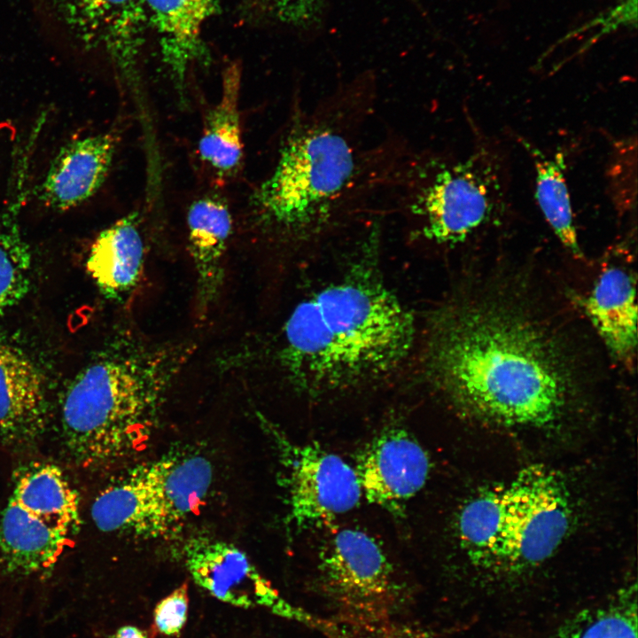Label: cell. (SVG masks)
I'll return each instance as SVG.
<instances>
[{
	"mask_svg": "<svg viewBox=\"0 0 638 638\" xmlns=\"http://www.w3.org/2000/svg\"><path fill=\"white\" fill-rule=\"evenodd\" d=\"M532 312L494 294L440 309L425 347L431 382L478 418L504 425L555 424L578 371L563 338Z\"/></svg>",
	"mask_w": 638,
	"mask_h": 638,
	"instance_id": "1",
	"label": "cell"
},
{
	"mask_svg": "<svg viewBox=\"0 0 638 638\" xmlns=\"http://www.w3.org/2000/svg\"><path fill=\"white\" fill-rule=\"evenodd\" d=\"M415 338L412 313L376 268L360 261L295 305L277 358L295 390L317 397L389 377Z\"/></svg>",
	"mask_w": 638,
	"mask_h": 638,
	"instance_id": "2",
	"label": "cell"
},
{
	"mask_svg": "<svg viewBox=\"0 0 638 638\" xmlns=\"http://www.w3.org/2000/svg\"><path fill=\"white\" fill-rule=\"evenodd\" d=\"M370 99V91L354 85L296 113L275 167L253 197L263 222L307 242L354 206L370 177L358 141Z\"/></svg>",
	"mask_w": 638,
	"mask_h": 638,
	"instance_id": "3",
	"label": "cell"
},
{
	"mask_svg": "<svg viewBox=\"0 0 638 638\" xmlns=\"http://www.w3.org/2000/svg\"><path fill=\"white\" fill-rule=\"evenodd\" d=\"M191 344L135 338L82 369L62 396L59 430L67 455L97 467L125 458L149 440Z\"/></svg>",
	"mask_w": 638,
	"mask_h": 638,
	"instance_id": "4",
	"label": "cell"
},
{
	"mask_svg": "<svg viewBox=\"0 0 638 638\" xmlns=\"http://www.w3.org/2000/svg\"><path fill=\"white\" fill-rule=\"evenodd\" d=\"M408 206L422 235L440 245L464 242L497 223L510 207L507 158L496 142L476 133L461 158H436L421 169Z\"/></svg>",
	"mask_w": 638,
	"mask_h": 638,
	"instance_id": "5",
	"label": "cell"
},
{
	"mask_svg": "<svg viewBox=\"0 0 638 638\" xmlns=\"http://www.w3.org/2000/svg\"><path fill=\"white\" fill-rule=\"evenodd\" d=\"M79 525L78 496L58 467H20L0 519V576L49 572Z\"/></svg>",
	"mask_w": 638,
	"mask_h": 638,
	"instance_id": "6",
	"label": "cell"
},
{
	"mask_svg": "<svg viewBox=\"0 0 638 638\" xmlns=\"http://www.w3.org/2000/svg\"><path fill=\"white\" fill-rule=\"evenodd\" d=\"M316 587L330 618L350 621L395 619L408 589L381 546L367 533L344 528L319 553Z\"/></svg>",
	"mask_w": 638,
	"mask_h": 638,
	"instance_id": "7",
	"label": "cell"
},
{
	"mask_svg": "<svg viewBox=\"0 0 638 638\" xmlns=\"http://www.w3.org/2000/svg\"><path fill=\"white\" fill-rule=\"evenodd\" d=\"M572 510L558 472L539 463L522 469L504 486L502 535L494 567L517 572L549 559L571 529Z\"/></svg>",
	"mask_w": 638,
	"mask_h": 638,
	"instance_id": "8",
	"label": "cell"
},
{
	"mask_svg": "<svg viewBox=\"0 0 638 638\" xmlns=\"http://www.w3.org/2000/svg\"><path fill=\"white\" fill-rule=\"evenodd\" d=\"M284 468L291 527L328 525L355 508L362 490L355 469L339 455L312 443H295L268 426Z\"/></svg>",
	"mask_w": 638,
	"mask_h": 638,
	"instance_id": "9",
	"label": "cell"
},
{
	"mask_svg": "<svg viewBox=\"0 0 638 638\" xmlns=\"http://www.w3.org/2000/svg\"><path fill=\"white\" fill-rule=\"evenodd\" d=\"M184 566L194 583L216 600L242 609H262L316 628L320 618L284 598L259 572L245 551L206 535L190 538L183 547Z\"/></svg>",
	"mask_w": 638,
	"mask_h": 638,
	"instance_id": "10",
	"label": "cell"
},
{
	"mask_svg": "<svg viewBox=\"0 0 638 638\" xmlns=\"http://www.w3.org/2000/svg\"><path fill=\"white\" fill-rule=\"evenodd\" d=\"M91 517L105 533L158 538L181 525L160 458L143 463L95 498Z\"/></svg>",
	"mask_w": 638,
	"mask_h": 638,
	"instance_id": "11",
	"label": "cell"
},
{
	"mask_svg": "<svg viewBox=\"0 0 638 638\" xmlns=\"http://www.w3.org/2000/svg\"><path fill=\"white\" fill-rule=\"evenodd\" d=\"M65 26L84 45L101 48L121 77L136 85L147 16L143 0H51Z\"/></svg>",
	"mask_w": 638,
	"mask_h": 638,
	"instance_id": "12",
	"label": "cell"
},
{
	"mask_svg": "<svg viewBox=\"0 0 638 638\" xmlns=\"http://www.w3.org/2000/svg\"><path fill=\"white\" fill-rule=\"evenodd\" d=\"M355 471L366 499L397 514L424 486L430 460L410 433L391 427L364 448Z\"/></svg>",
	"mask_w": 638,
	"mask_h": 638,
	"instance_id": "13",
	"label": "cell"
},
{
	"mask_svg": "<svg viewBox=\"0 0 638 638\" xmlns=\"http://www.w3.org/2000/svg\"><path fill=\"white\" fill-rule=\"evenodd\" d=\"M47 419L41 373L20 348L0 335V444L16 447L34 443Z\"/></svg>",
	"mask_w": 638,
	"mask_h": 638,
	"instance_id": "14",
	"label": "cell"
},
{
	"mask_svg": "<svg viewBox=\"0 0 638 638\" xmlns=\"http://www.w3.org/2000/svg\"><path fill=\"white\" fill-rule=\"evenodd\" d=\"M117 140L113 134L89 136L65 144L38 188V198L56 210L74 207L91 198L106 179Z\"/></svg>",
	"mask_w": 638,
	"mask_h": 638,
	"instance_id": "15",
	"label": "cell"
},
{
	"mask_svg": "<svg viewBox=\"0 0 638 638\" xmlns=\"http://www.w3.org/2000/svg\"><path fill=\"white\" fill-rule=\"evenodd\" d=\"M221 0H143L147 19L158 35L163 62L181 100H185L189 67L204 57L203 27Z\"/></svg>",
	"mask_w": 638,
	"mask_h": 638,
	"instance_id": "16",
	"label": "cell"
},
{
	"mask_svg": "<svg viewBox=\"0 0 638 638\" xmlns=\"http://www.w3.org/2000/svg\"><path fill=\"white\" fill-rule=\"evenodd\" d=\"M188 245L196 273L198 314L206 316L219 297L224 256L232 232V216L221 198L206 196L187 212Z\"/></svg>",
	"mask_w": 638,
	"mask_h": 638,
	"instance_id": "17",
	"label": "cell"
},
{
	"mask_svg": "<svg viewBox=\"0 0 638 638\" xmlns=\"http://www.w3.org/2000/svg\"><path fill=\"white\" fill-rule=\"evenodd\" d=\"M144 261L139 217L134 212L98 234L88 254L86 268L105 298L122 300L138 284Z\"/></svg>",
	"mask_w": 638,
	"mask_h": 638,
	"instance_id": "18",
	"label": "cell"
},
{
	"mask_svg": "<svg viewBox=\"0 0 638 638\" xmlns=\"http://www.w3.org/2000/svg\"><path fill=\"white\" fill-rule=\"evenodd\" d=\"M584 309L606 346L617 358L630 361L637 345V307L633 276L612 267L603 272Z\"/></svg>",
	"mask_w": 638,
	"mask_h": 638,
	"instance_id": "19",
	"label": "cell"
},
{
	"mask_svg": "<svg viewBox=\"0 0 638 638\" xmlns=\"http://www.w3.org/2000/svg\"><path fill=\"white\" fill-rule=\"evenodd\" d=\"M240 89L241 71L231 65L224 70L219 99L206 117L198 141L200 159L220 176L235 174L243 158Z\"/></svg>",
	"mask_w": 638,
	"mask_h": 638,
	"instance_id": "20",
	"label": "cell"
},
{
	"mask_svg": "<svg viewBox=\"0 0 638 638\" xmlns=\"http://www.w3.org/2000/svg\"><path fill=\"white\" fill-rule=\"evenodd\" d=\"M516 138L533 161L535 197L545 220L564 246L576 257H581L564 175L565 160L563 152L549 154L518 135H516Z\"/></svg>",
	"mask_w": 638,
	"mask_h": 638,
	"instance_id": "21",
	"label": "cell"
},
{
	"mask_svg": "<svg viewBox=\"0 0 638 638\" xmlns=\"http://www.w3.org/2000/svg\"><path fill=\"white\" fill-rule=\"evenodd\" d=\"M12 191L0 215V316L18 305L28 292L31 254L18 222L25 195V168L14 173Z\"/></svg>",
	"mask_w": 638,
	"mask_h": 638,
	"instance_id": "22",
	"label": "cell"
},
{
	"mask_svg": "<svg viewBox=\"0 0 638 638\" xmlns=\"http://www.w3.org/2000/svg\"><path fill=\"white\" fill-rule=\"evenodd\" d=\"M504 517V486L483 490L469 501L458 517L462 546L477 565L494 567Z\"/></svg>",
	"mask_w": 638,
	"mask_h": 638,
	"instance_id": "23",
	"label": "cell"
},
{
	"mask_svg": "<svg viewBox=\"0 0 638 638\" xmlns=\"http://www.w3.org/2000/svg\"><path fill=\"white\" fill-rule=\"evenodd\" d=\"M555 638H637L635 587H628L566 624Z\"/></svg>",
	"mask_w": 638,
	"mask_h": 638,
	"instance_id": "24",
	"label": "cell"
},
{
	"mask_svg": "<svg viewBox=\"0 0 638 638\" xmlns=\"http://www.w3.org/2000/svg\"><path fill=\"white\" fill-rule=\"evenodd\" d=\"M608 185L611 200L619 212L632 211L636 206V137L613 143L608 164Z\"/></svg>",
	"mask_w": 638,
	"mask_h": 638,
	"instance_id": "25",
	"label": "cell"
},
{
	"mask_svg": "<svg viewBox=\"0 0 638 638\" xmlns=\"http://www.w3.org/2000/svg\"><path fill=\"white\" fill-rule=\"evenodd\" d=\"M316 629L326 638H434L425 628L395 619L362 622L321 618Z\"/></svg>",
	"mask_w": 638,
	"mask_h": 638,
	"instance_id": "26",
	"label": "cell"
},
{
	"mask_svg": "<svg viewBox=\"0 0 638 638\" xmlns=\"http://www.w3.org/2000/svg\"><path fill=\"white\" fill-rule=\"evenodd\" d=\"M188 610V589L183 584L156 604L153 622L158 632L165 636L179 635L186 624Z\"/></svg>",
	"mask_w": 638,
	"mask_h": 638,
	"instance_id": "27",
	"label": "cell"
},
{
	"mask_svg": "<svg viewBox=\"0 0 638 638\" xmlns=\"http://www.w3.org/2000/svg\"><path fill=\"white\" fill-rule=\"evenodd\" d=\"M268 12L282 23L306 27L318 19L321 0H261Z\"/></svg>",
	"mask_w": 638,
	"mask_h": 638,
	"instance_id": "28",
	"label": "cell"
},
{
	"mask_svg": "<svg viewBox=\"0 0 638 638\" xmlns=\"http://www.w3.org/2000/svg\"><path fill=\"white\" fill-rule=\"evenodd\" d=\"M111 638H150L142 628L134 625H124L119 627Z\"/></svg>",
	"mask_w": 638,
	"mask_h": 638,
	"instance_id": "29",
	"label": "cell"
}]
</instances>
